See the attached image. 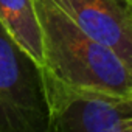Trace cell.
I'll return each mask as SVG.
<instances>
[{"mask_svg":"<svg viewBox=\"0 0 132 132\" xmlns=\"http://www.w3.org/2000/svg\"><path fill=\"white\" fill-rule=\"evenodd\" d=\"M0 23L31 57L44 67L42 31L34 0H0Z\"/></svg>","mask_w":132,"mask_h":132,"instance_id":"5","label":"cell"},{"mask_svg":"<svg viewBox=\"0 0 132 132\" xmlns=\"http://www.w3.org/2000/svg\"><path fill=\"white\" fill-rule=\"evenodd\" d=\"M44 67L0 23V132H48Z\"/></svg>","mask_w":132,"mask_h":132,"instance_id":"2","label":"cell"},{"mask_svg":"<svg viewBox=\"0 0 132 132\" xmlns=\"http://www.w3.org/2000/svg\"><path fill=\"white\" fill-rule=\"evenodd\" d=\"M44 75L50 107L48 132H120L126 113L123 98L67 86L45 69Z\"/></svg>","mask_w":132,"mask_h":132,"instance_id":"3","label":"cell"},{"mask_svg":"<svg viewBox=\"0 0 132 132\" xmlns=\"http://www.w3.org/2000/svg\"><path fill=\"white\" fill-rule=\"evenodd\" d=\"M87 36L112 50L132 70L130 0H53Z\"/></svg>","mask_w":132,"mask_h":132,"instance_id":"4","label":"cell"},{"mask_svg":"<svg viewBox=\"0 0 132 132\" xmlns=\"http://www.w3.org/2000/svg\"><path fill=\"white\" fill-rule=\"evenodd\" d=\"M130 3H132V0H130Z\"/></svg>","mask_w":132,"mask_h":132,"instance_id":"7","label":"cell"},{"mask_svg":"<svg viewBox=\"0 0 132 132\" xmlns=\"http://www.w3.org/2000/svg\"><path fill=\"white\" fill-rule=\"evenodd\" d=\"M42 31L44 69L57 81L112 96L132 90V70L107 47L87 36L53 0H34Z\"/></svg>","mask_w":132,"mask_h":132,"instance_id":"1","label":"cell"},{"mask_svg":"<svg viewBox=\"0 0 132 132\" xmlns=\"http://www.w3.org/2000/svg\"><path fill=\"white\" fill-rule=\"evenodd\" d=\"M120 132H132V112H126L121 117Z\"/></svg>","mask_w":132,"mask_h":132,"instance_id":"6","label":"cell"}]
</instances>
